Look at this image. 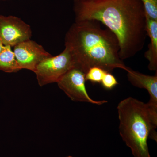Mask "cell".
Instances as JSON below:
<instances>
[{"label": "cell", "mask_w": 157, "mask_h": 157, "mask_svg": "<svg viewBox=\"0 0 157 157\" xmlns=\"http://www.w3.org/2000/svg\"><path fill=\"white\" fill-rule=\"evenodd\" d=\"M101 83L105 89L111 90L115 87L118 84V82L111 73H107L104 75Z\"/></svg>", "instance_id": "obj_13"}, {"label": "cell", "mask_w": 157, "mask_h": 157, "mask_svg": "<svg viewBox=\"0 0 157 157\" xmlns=\"http://www.w3.org/2000/svg\"><path fill=\"white\" fill-rule=\"evenodd\" d=\"M147 17L157 21V0H140Z\"/></svg>", "instance_id": "obj_12"}, {"label": "cell", "mask_w": 157, "mask_h": 157, "mask_svg": "<svg viewBox=\"0 0 157 157\" xmlns=\"http://www.w3.org/2000/svg\"><path fill=\"white\" fill-rule=\"evenodd\" d=\"M66 157H73L71 156H69Z\"/></svg>", "instance_id": "obj_17"}, {"label": "cell", "mask_w": 157, "mask_h": 157, "mask_svg": "<svg viewBox=\"0 0 157 157\" xmlns=\"http://www.w3.org/2000/svg\"><path fill=\"white\" fill-rule=\"evenodd\" d=\"M0 70L6 73H16L21 70L11 47L4 45L0 52Z\"/></svg>", "instance_id": "obj_10"}, {"label": "cell", "mask_w": 157, "mask_h": 157, "mask_svg": "<svg viewBox=\"0 0 157 157\" xmlns=\"http://www.w3.org/2000/svg\"><path fill=\"white\" fill-rule=\"evenodd\" d=\"M129 82L134 86L146 90L150 95L147 103L153 114L157 115V72L155 76L145 75L128 68L126 70Z\"/></svg>", "instance_id": "obj_8"}, {"label": "cell", "mask_w": 157, "mask_h": 157, "mask_svg": "<svg viewBox=\"0 0 157 157\" xmlns=\"http://www.w3.org/2000/svg\"><path fill=\"white\" fill-rule=\"evenodd\" d=\"M74 68L73 59L69 51L64 50L56 56H51L42 61L34 73L40 86L57 82L69 70Z\"/></svg>", "instance_id": "obj_4"}, {"label": "cell", "mask_w": 157, "mask_h": 157, "mask_svg": "<svg viewBox=\"0 0 157 157\" xmlns=\"http://www.w3.org/2000/svg\"><path fill=\"white\" fill-rule=\"evenodd\" d=\"M0 1H9V0H0Z\"/></svg>", "instance_id": "obj_16"}, {"label": "cell", "mask_w": 157, "mask_h": 157, "mask_svg": "<svg viewBox=\"0 0 157 157\" xmlns=\"http://www.w3.org/2000/svg\"><path fill=\"white\" fill-rule=\"evenodd\" d=\"M105 70L98 67L90 68L85 75L86 81H89L93 83H100L106 73Z\"/></svg>", "instance_id": "obj_11"}, {"label": "cell", "mask_w": 157, "mask_h": 157, "mask_svg": "<svg viewBox=\"0 0 157 157\" xmlns=\"http://www.w3.org/2000/svg\"><path fill=\"white\" fill-rule=\"evenodd\" d=\"M30 26L16 16L0 15V39L3 45L14 47L31 39Z\"/></svg>", "instance_id": "obj_6"}, {"label": "cell", "mask_w": 157, "mask_h": 157, "mask_svg": "<svg viewBox=\"0 0 157 157\" xmlns=\"http://www.w3.org/2000/svg\"><path fill=\"white\" fill-rule=\"evenodd\" d=\"M85 75L81 70L73 68L65 73L57 82L58 86L72 101L103 105L107 101H95L89 95L85 86Z\"/></svg>", "instance_id": "obj_5"}, {"label": "cell", "mask_w": 157, "mask_h": 157, "mask_svg": "<svg viewBox=\"0 0 157 157\" xmlns=\"http://www.w3.org/2000/svg\"><path fill=\"white\" fill-rule=\"evenodd\" d=\"M96 20L75 22L65 38V48L71 55L74 68L86 74L90 68H101L108 73L128 67L120 57L118 40L109 29Z\"/></svg>", "instance_id": "obj_2"}, {"label": "cell", "mask_w": 157, "mask_h": 157, "mask_svg": "<svg viewBox=\"0 0 157 157\" xmlns=\"http://www.w3.org/2000/svg\"><path fill=\"white\" fill-rule=\"evenodd\" d=\"M146 17L147 32L151 42L144 57L149 61V70L157 72V21L150 19L146 15Z\"/></svg>", "instance_id": "obj_9"}, {"label": "cell", "mask_w": 157, "mask_h": 157, "mask_svg": "<svg viewBox=\"0 0 157 157\" xmlns=\"http://www.w3.org/2000/svg\"><path fill=\"white\" fill-rule=\"evenodd\" d=\"M74 2H78V1H85V0H73Z\"/></svg>", "instance_id": "obj_15"}, {"label": "cell", "mask_w": 157, "mask_h": 157, "mask_svg": "<svg viewBox=\"0 0 157 157\" xmlns=\"http://www.w3.org/2000/svg\"><path fill=\"white\" fill-rule=\"evenodd\" d=\"M4 46V45H3L2 42V41H1V39H0V52L2 51V49H3Z\"/></svg>", "instance_id": "obj_14"}, {"label": "cell", "mask_w": 157, "mask_h": 157, "mask_svg": "<svg viewBox=\"0 0 157 157\" xmlns=\"http://www.w3.org/2000/svg\"><path fill=\"white\" fill-rule=\"evenodd\" d=\"M75 22L96 20L115 35L122 60L143 49L147 32L146 17L140 0H85L74 2Z\"/></svg>", "instance_id": "obj_1"}, {"label": "cell", "mask_w": 157, "mask_h": 157, "mask_svg": "<svg viewBox=\"0 0 157 157\" xmlns=\"http://www.w3.org/2000/svg\"><path fill=\"white\" fill-rule=\"evenodd\" d=\"M119 132L134 157H151L147 140L156 141L157 117L152 113L147 104L129 97L117 107Z\"/></svg>", "instance_id": "obj_3"}, {"label": "cell", "mask_w": 157, "mask_h": 157, "mask_svg": "<svg viewBox=\"0 0 157 157\" xmlns=\"http://www.w3.org/2000/svg\"><path fill=\"white\" fill-rule=\"evenodd\" d=\"M13 52L20 69L34 73L42 61L52 56L43 46L31 39L14 46Z\"/></svg>", "instance_id": "obj_7"}]
</instances>
